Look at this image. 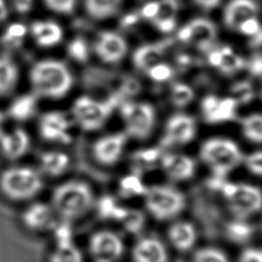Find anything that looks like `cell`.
Wrapping results in <instances>:
<instances>
[{"mask_svg": "<svg viewBox=\"0 0 262 262\" xmlns=\"http://www.w3.org/2000/svg\"><path fill=\"white\" fill-rule=\"evenodd\" d=\"M29 80L33 93L46 98H59L72 87L71 72L55 59L39 60L31 68Z\"/></svg>", "mask_w": 262, "mask_h": 262, "instance_id": "cell-1", "label": "cell"}, {"mask_svg": "<svg viewBox=\"0 0 262 262\" xmlns=\"http://www.w3.org/2000/svg\"><path fill=\"white\" fill-rule=\"evenodd\" d=\"M92 203L93 194L86 183L69 181L54 189L51 208L60 219L71 221L83 216Z\"/></svg>", "mask_w": 262, "mask_h": 262, "instance_id": "cell-2", "label": "cell"}, {"mask_svg": "<svg viewBox=\"0 0 262 262\" xmlns=\"http://www.w3.org/2000/svg\"><path fill=\"white\" fill-rule=\"evenodd\" d=\"M42 187L40 174L29 166H12L0 173V191L12 202L32 200Z\"/></svg>", "mask_w": 262, "mask_h": 262, "instance_id": "cell-3", "label": "cell"}, {"mask_svg": "<svg viewBox=\"0 0 262 262\" xmlns=\"http://www.w3.org/2000/svg\"><path fill=\"white\" fill-rule=\"evenodd\" d=\"M202 160L221 178L233 170L242 160L239 147L230 139L212 138L203 143Z\"/></svg>", "mask_w": 262, "mask_h": 262, "instance_id": "cell-4", "label": "cell"}, {"mask_svg": "<svg viewBox=\"0 0 262 262\" xmlns=\"http://www.w3.org/2000/svg\"><path fill=\"white\" fill-rule=\"evenodd\" d=\"M143 195L148 213L158 220H168L178 216L185 206L183 194L169 186L148 187Z\"/></svg>", "mask_w": 262, "mask_h": 262, "instance_id": "cell-5", "label": "cell"}, {"mask_svg": "<svg viewBox=\"0 0 262 262\" xmlns=\"http://www.w3.org/2000/svg\"><path fill=\"white\" fill-rule=\"evenodd\" d=\"M119 99L117 96L104 101L94 100L87 96L79 97L73 105V115L79 126L87 131L100 128L111 116Z\"/></svg>", "mask_w": 262, "mask_h": 262, "instance_id": "cell-6", "label": "cell"}, {"mask_svg": "<svg viewBox=\"0 0 262 262\" xmlns=\"http://www.w3.org/2000/svg\"><path fill=\"white\" fill-rule=\"evenodd\" d=\"M221 190L233 213L241 219L261 209V192L256 186L245 183H222Z\"/></svg>", "mask_w": 262, "mask_h": 262, "instance_id": "cell-7", "label": "cell"}, {"mask_svg": "<svg viewBox=\"0 0 262 262\" xmlns=\"http://www.w3.org/2000/svg\"><path fill=\"white\" fill-rule=\"evenodd\" d=\"M120 114L129 135L137 138H146L155 125V110L146 102L128 101L122 103Z\"/></svg>", "mask_w": 262, "mask_h": 262, "instance_id": "cell-8", "label": "cell"}, {"mask_svg": "<svg viewBox=\"0 0 262 262\" xmlns=\"http://www.w3.org/2000/svg\"><path fill=\"white\" fill-rule=\"evenodd\" d=\"M89 252L95 262H116L124 252V243L116 232L99 230L89 239Z\"/></svg>", "mask_w": 262, "mask_h": 262, "instance_id": "cell-9", "label": "cell"}, {"mask_svg": "<svg viewBox=\"0 0 262 262\" xmlns=\"http://www.w3.org/2000/svg\"><path fill=\"white\" fill-rule=\"evenodd\" d=\"M217 36L216 26L208 18L198 17L183 26L178 32V38L188 42L201 50L208 49Z\"/></svg>", "mask_w": 262, "mask_h": 262, "instance_id": "cell-10", "label": "cell"}, {"mask_svg": "<svg viewBox=\"0 0 262 262\" xmlns=\"http://www.w3.org/2000/svg\"><path fill=\"white\" fill-rule=\"evenodd\" d=\"M55 213L52 208L44 203H33L28 206L20 215L24 227L33 232H41L52 229L56 224Z\"/></svg>", "mask_w": 262, "mask_h": 262, "instance_id": "cell-11", "label": "cell"}, {"mask_svg": "<svg viewBox=\"0 0 262 262\" xmlns=\"http://www.w3.org/2000/svg\"><path fill=\"white\" fill-rule=\"evenodd\" d=\"M70 122L60 112H48L39 121V133L42 138L48 141L69 143Z\"/></svg>", "mask_w": 262, "mask_h": 262, "instance_id": "cell-12", "label": "cell"}, {"mask_svg": "<svg viewBox=\"0 0 262 262\" xmlns=\"http://www.w3.org/2000/svg\"><path fill=\"white\" fill-rule=\"evenodd\" d=\"M125 39L114 32H101L96 39L94 49L99 58L108 63L118 62L127 52Z\"/></svg>", "mask_w": 262, "mask_h": 262, "instance_id": "cell-13", "label": "cell"}, {"mask_svg": "<svg viewBox=\"0 0 262 262\" xmlns=\"http://www.w3.org/2000/svg\"><path fill=\"white\" fill-rule=\"evenodd\" d=\"M31 138L29 133L20 127L4 131L0 136V154L7 160L14 161L23 158L29 151Z\"/></svg>", "mask_w": 262, "mask_h": 262, "instance_id": "cell-14", "label": "cell"}, {"mask_svg": "<svg viewBox=\"0 0 262 262\" xmlns=\"http://www.w3.org/2000/svg\"><path fill=\"white\" fill-rule=\"evenodd\" d=\"M133 262H168L166 246L156 236L139 238L132 249Z\"/></svg>", "mask_w": 262, "mask_h": 262, "instance_id": "cell-15", "label": "cell"}, {"mask_svg": "<svg viewBox=\"0 0 262 262\" xmlns=\"http://www.w3.org/2000/svg\"><path fill=\"white\" fill-rule=\"evenodd\" d=\"M195 134V122L192 117L178 114L172 116L166 125L165 140L170 144H185L192 140Z\"/></svg>", "mask_w": 262, "mask_h": 262, "instance_id": "cell-16", "label": "cell"}, {"mask_svg": "<svg viewBox=\"0 0 262 262\" xmlns=\"http://www.w3.org/2000/svg\"><path fill=\"white\" fill-rule=\"evenodd\" d=\"M127 141L124 133H115L98 139L93 145L96 160L103 165H112L118 161Z\"/></svg>", "mask_w": 262, "mask_h": 262, "instance_id": "cell-17", "label": "cell"}, {"mask_svg": "<svg viewBox=\"0 0 262 262\" xmlns=\"http://www.w3.org/2000/svg\"><path fill=\"white\" fill-rule=\"evenodd\" d=\"M161 164L166 174L176 181L189 179L195 170L194 161L184 155L166 154L162 157Z\"/></svg>", "mask_w": 262, "mask_h": 262, "instance_id": "cell-18", "label": "cell"}, {"mask_svg": "<svg viewBox=\"0 0 262 262\" xmlns=\"http://www.w3.org/2000/svg\"><path fill=\"white\" fill-rule=\"evenodd\" d=\"M258 9L255 0H230L224 8V23L230 29H237L243 21L257 16Z\"/></svg>", "mask_w": 262, "mask_h": 262, "instance_id": "cell-19", "label": "cell"}, {"mask_svg": "<svg viewBox=\"0 0 262 262\" xmlns=\"http://www.w3.org/2000/svg\"><path fill=\"white\" fill-rule=\"evenodd\" d=\"M30 33L40 47H52L62 39V30L56 23L47 19H38L30 26Z\"/></svg>", "mask_w": 262, "mask_h": 262, "instance_id": "cell-20", "label": "cell"}, {"mask_svg": "<svg viewBox=\"0 0 262 262\" xmlns=\"http://www.w3.org/2000/svg\"><path fill=\"white\" fill-rule=\"evenodd\" d=\"M198 234L194 226L187 221L173 223L168 230V238L172 246L181 252L190 250L196 241Z\"/></svg>", "mask_w": 262, "mask_h": 262, "instance_id": "cell-21", "label": "cell"}, {"mask_svg": "<svg viewBox=\"0 0 262 262\" xmlns=\"http://www.w3.org/2000/svg\"><path fill=\"white\" fill-rule=\"evenodd\" d=\"M169 45V41L146 44L139 47L133 54V62L139 70L147 71L152 66L162 62V58Z\"/></svg>", "mask_w": 262, "mask_h": 262, "instance_id": "cell-22", "label": "cell"}, {"mask_svg": "<svg viewBox=\"0 0 262 262\" xmlns=\"http://www.w3.org/2000/svg\"><path fill=\"white\" fill-rule=\"evenodd\" d=\"M37 104L38 96L35 93H24L10 101L6 115L16 122L28 121L35 115Z\"/></svg>", "mask_w": 262, "mask_h": 262, "instance_id": "cell-23", "label": "cell"}, {"mask_svg": "<svg viewBox=\"0 0 262 262\" xmlns=\"http://www.w3.org/2000/svg\"><path fill=\"white\" fill-rule=\"evenodd\" d=\"M19 80V69L8 54L0 55V97L9 95Z\"/></svg>", "mask_w": 262, "mask_h": 262, "instance_id": "cell-24", "label": "cell"}, {"mask_svg": "<svg viewBox=\"0 0 262 262\" xmlns=\"http://www.w3.org/2000/svg\"><path fill=\"white\" fill-rule=\"evenodd\" d=\"M178 10L177 0L158 1V10L151 23L162 33H170L176 26V14Z\"/></svg>", "mask_w": 262, "mask_h": 262, "instance_id": "cell-25", "label": "cell"}, {"mask_svg": "<svg viewBox=\"0 0 262 262\" xmlns=\"http://www.w3.org/2000/svg\"><path fill=\"white\" fill-rule=\"evenodd\" d=\"M124 0H84L87 14L94 19H104L113 16Z\"/></svg>", "mask_w": 262, "mask_h": 262, "instance_id": "cell-26", "label": "cell"}, {"mask_svg": "<svg viewBox=\"0 0 262 262\" xmlns=\"http://www.w3.org/2000/svg\"><path fill=\"white\" fill-rule=\"evenodd\" d=\"M237 107V99L233 97L219 98L214 108L207 114L205 119L210 123H220L234 118Z\"/></svg>", "mask_w": 262, "mask_h": 262, "instance_id": "cell-27", "label": "cell"}, {"mask_svg": "<svg viewBox=\"0 0 262 262\" xmlns=\"http://www.w3.org/2000/svg\"><path fill=\"white\" fill-rule=\"evenodd\" d=\"M69 165V157L63 152L46 151L40 157L41 169L50 176L63 173Z\"/></svg>", "mask_w": 262, "mask_h": 262, "instance_id": "cell-28", "label": "cell"}, {"mask_svg": "<svg viewBox=\"0 0 262 262\" xmlns=\"http://www.w3.org/2000/svg\"><path fill=\"white\" fill-rule=\"evenodd\" d=\"M117 221H119L128 232L138 233L144 226L145 216L139 210L122 207Z\"/></svg>", "mask_w": 262, "mask_h": 262, "instance_id": "cell-29", "label": "cell"}, {"mask_svg": "<svg viewBox=\"0 0 262 262\" xmlns=\"http://www.w3.org/2000/svg\"><path fill=\"white\" fill-rule=\"evenodd\" d=\"M27 34L28 28L24 24L11 23L5 28L1 39L7 48H17L24 43Z\"/></svg>", "mask_w": 262, "mask_h": 262, "instance_id": "cell-30", "label": "cell"}, {"mask_svg": "<svg viewBox=\"0 0 262 262\" xmlns=\"http://www.w3.org/2000/svg\"><path fill=\"white\" fill-rule=\"evenodd\" d=\"M220 61L218 69L223 73L233 74L239 71L244 67V60L239 55H237L230 47L224 46L219 49Z\"/></svg>", "mask_w": 262, "mask_h": 262, "instance_id": "cell-31", "label": "cell"}, {"mask_svg": "<svg viewBox=\"0 0 262 262\" xmlns=\"http://www.w3.org/2000/svg\"><path fill=\"white\" fill-rule=\"evenodd\" d=\"M226 235L234 243H246L253 235V227L241 218L230 222L226 227Z\"/></svg>", "mask_w": 262, "mask_h": 262, "instance_id": "cell-32", "label": "cell"}, {"mask_svg": "<svg viewBox=\"0 0 262 262\" xmlns=\"http://www.w3.org/2000/svg\"><path fill=\"white\" fill-rule=\"evenodd\" d=\"M242 128L245 137L249 140L260 143L262 140V118L259 114H252L242 121Z\"/></svg>", "mask_w": 262, "mask_h": 262, "instance_id": "cell-33", "label": "cell"}, {"mask_svg": "<svg viewBox=\"0 0 262 262\" xmlns=\"http://www.w3.org/2000/svg\"><path fill=\"white\" fill-rule=\"evenodd\" d=\"M49 262H83L80 250L74 245L56 247L49 257Z\"/></svg>", "mask_w": 262, "mask_h": 262, "instance_id": "cell-34", "label": "cell"}, {"mask_svg": "<svg viewBox=\"0 0 262 262\" xmlns=\"http://www.w3.org/2000/svg\"><path fill=\"white\" fill-rule=\"evenodd\" d=\"M194 97V92L186 84L176 83L171 89V100L177 107H184L189 104Z\"/></svg>", "mask_w": 262, "mask_h": 262, "instance_id": "cell-35", "label": "cell"}, {"mask_svg": "<svg viewBox=\"0 0 262 262\" xmlns=\"http://www.w3.org/2000/svg\"><path fill=\"white\" fill-rule=\"evenodd\" d=\"M120 190L123 195L134 196L144 194L146 187L138 176L128 175L120 181Z\"/></svg>", "mask_w": 262, "mask_h": 262, "instance_id": "cell-36", "label": "cell"}, {"mask_svg": "<svg viewBox=\"0 0 262 262\" xmlns=\"http://www.w3.org/2000/svg\"><path fill=\"white\" fill-rule=\"evenodd\" d=\"M192 262H229V260L223 251L214 247H206L193 254Z\"/></svg>", "mask_w": 262, "mask_h": 262, "instance_id": "cell-37", "label": "cell"}, {"mask_svg": "<svg viewBox=\"0 0 262 262\" xmlns=\"http://www.w3.org/2000/svg\"><path fill=\"white\" fill-rule=\"evenodd\" d=\"M68 52L72 58L84 62L88 58V46L84 39L76 38L68 45Z\"/></svg>", "mask_w": 262, "mask_h": 262, "instance_id": "cell-38", "label": "cell"}, {"mask_svg": "<svg viewBox=\"0 0 262 262\" xmlns=\"http://www.w3.org/2000/svg\"><path fill=\"white\" fill-rule=\"evenodd\" d=\"M43 2L45 6L53 12L69 14L75 9L77 0H43Z\"/></svg>", "mask_w": 262, "mask_h": 262, "instance_id": "cell-39", "label": "cell"}, {"mask_svg": "<svg viewBox=\"0 0 262 262\" xmlns=\"http://www.w3.org/2000/svg\"><path fill=\"white\" fill-rule=\"evenodd\" d=\"M149 78L156 82H165L172 76V69L163 62H159L147 70Z\"/></svg>", "mask_w": 262, "mask_h": 262, "instance_id": "cell-40", "label": "cell"}, {"mask_svg": "<svg viewBox=\"0 0 262 262\" xmlns=\"http://www.w3.org/2000/svg\"><path fill=\"white\" fill-rule=\"evenodd\" d=\"M117 207H118L117 203L110 195H104L100 198L97 203L98 214L101 218H104V219H113V216Z\"/></svg>", "mask_w": 262, "mask_h": 262, "instance_id": "cell-41", "label": "cell"}, {"mask_svg": "<svg viewBox=\"0 0 262 262\" xmlns=\"http://www.w3.org/2000/svg\"><path fill=\"white\" fill-rule=\"evenodd\" d=\"M236 30H238L242 34H244L246 36H249V37H252V38H254L257 35L261 34V32H260V24L258 21L257 16L248 18L247 20L243 21L237 27Z\"/></svg>", "mask_w": 262, "mask_h": 262, "instance_id": "cell-42", "label": "cell"}, {"mask_svg": "<svg viewBox=\"0 0 262 262\" xmlns=\"http://www.w3.org/2000/svg\"><path fill=\"white\" fill-rule=\"evenodd\" d=\"M246 165L250 172L257 176H261L262 174V155L260 150H257L251 155H249L246 159Z\"/></svg>", "mask_w": 262, "mask_h": 262, "instance_id": "cell-43", "label": "cell"}, {"mask_svg": "<svg viewBox=\"0 0 262 262\" xmlns=\"http://www.w3.org/2000/svg\"><path fill=\"white\" fill-rule=\"evenodd\" d=\"M238 262H262V253L257 248L245 249L238 259Z\"/></svg>", "mask_w": 262, "mask_h": 262, "instance_id": "cell-44", "label": "cell"}, {"mask_svg": "<svg viewBox=\"0 0 262 262\" xmlns=\"http://www.w3.org/2000/svg\"><path fill=\"white\" fill-rule=\"evenodd\" d=\"M160 157V150L158 148H147V149H142L139 152H137L136 158L140 162L144 163H151L158 160Z\"/></svg>", "mask_w": 262, "mask_h": 262, "instance_id": "cell-45", "label": "cell"}, {"mask_svg": "<svg viewBox=\"0 0 262 262\" xmlns=\"http://www.w3.org/2000/svg\"><path fill=\"white\" fill-rule=\"evenodd\" d=\"M157 10H158V1H150V2H147L141 8V15L144 18L151 20L155 17Z\"/></svg>", "mask_w": 262, "mask_h": 262, "instance_id": "cell-46", "label": "cell"}, {"mask_svg": "<svg viewBox=\"0 0 262 262\" xmlns=\"http://www.w3.org/2000/svg\"><path fill=\"white\" fill-rule=\"evenodd\" d=\"M195 5H198L199 7H201L202 9H205V10H211V9H214L216 8L221 0H193Z\"/></svg>", "mask_w": 262, "mask_h": 262, "instance_id": "cell-47", "label": "cell"}, {"mask_svg": "<svg viewBox=\"0 0 262 262\" xmlns=\"http://www.w3.org/2000/svg\"><path fill=\"white\" fill-rule=\"evenodd\" d=\"M261 56L257 54L250 62V71L254 76H260L261 74Z\"/></svg>", "mask_w": 262, "mask_h": 262, "instance_id": "cell-48", "label": "cell"}, {"mask_svg": "<svg viewBox=\"0 0 262 262\" xmlns=\"http://www.w3.org/2000/svg\"><path fill=\"white\" fill-rule=\"evenodd\" d=\"M9 14V10H8V5L6 0H0V24L3 23Z\"/></svg>", "mask_w": 262, "mask_h": 262, "instance_id": "cell-49", "label": "cell"}, {"mask_svg": "<svg viewBox=\"0 0 262 262\" xmlns=\"http://www.w3.org/2000/svg\"><path fill=\"white\" fill-rule=\"evenodd\" d=\"M219 61H220V53H219V49L218 50H214L209 54V62L213 66L218 68L219 66Z\"/></svg>", "mask_w": 262, "mask_h": 262, "instance_id": "cell-50", "label": "cell"}, {"mask_svg": "<svg viewBox=\"0 0 262 262\" xmlns=\"http://www.w3.org/2000/svg\"><path fill=\"white\" fill-rule=\"evenodd\" d=\"M5 114L0 110V136L2 135V133L5 131L4 130V126H5Z\"/></svg>", "mask_w": 262, "mask_h": 262, "instance_id": "cell-51", "label": "cell"}]
</instances>
